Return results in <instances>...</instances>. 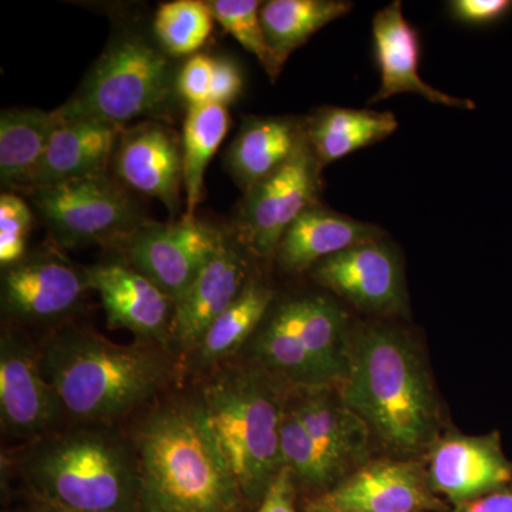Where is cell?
Segmentation results:
<instances>
[{
  "instance_id": "1",
  "label": "cell",
  "mask_w": 512,
  "mask_h": 512,
  "mask_svg": "<svg viewBox=\"0 0 512 512\" xmlns=\"http://www.w3.org/2000/svg\"><path fill=\"white\" fill-rule=\"evenodd\" d=\"M140 512H241L245 497L197 397L147 407L130 430Z\"/></svg>"
},
{
  "instance_id": "2",
  "label": "cell",
  "mask_w": 512,
  "mask_h": 512,
  "mask_svg": "<svg viewBox=\"0 0 512 512\" xmlns=\"http://www.w3.org/2000/svg\"><path fill=\"white\" fill-rule=\"evenodd\" d=\"M156 343L119 345L99 333L66 328L40 353L64 413L79 424H111L158 402L177 367Z\"/></svg>"
},
{
  "instance_id": "3",
  "label": "cell",
  "mask_w": 512,
  "mask_h": 512,
  "mask_svg": "<svg viewBox=\"0 0 512 512\" xmlns=\"http://www.w3.org/2000/svg\"><path fill=\"white\" fill-rule=\"evenodd\" d=\"M342 400L387 446L406 453L436 429V404L419 357L402 333L357 330L348 346Z\"/></svg>"
},
{
  "instance_id": "4",
  "label": "cell",
  "mask_w": 512,
  "mask_h": 512,
  "mask_svg": "<svg viewBox=\"0 0 512 512\" xmlns=\"http://www.w3.org/2000/svg\"><path fill=\"white\" fill-rule=\"evenodd\" d=\"M52 433L22 460L23 476L40 504L77 512L140 511L136 451L106 424Z\"/></svg>"
},
{
  "instance_id": "5",
  "label": "cell",
  "mask_w": 512,
  "mask_h": 512,
  "mask_svg": "<svg viewBox=\"0 0 512 512\" xmlns=\"http://www.w3.org/2000/svg\"><path fill=\"white\" fill-rule=\"evenodd\" d=\"M245 500H264L285 467L281 424L285 397L265 373L218 365L197 396Z\"/></svg>"
},
{
  "instance_id": "6",
  "label": "cell",
  "mask_w": 512,
  "mask_h": 512,
  "mask_svg": "<svg viewBox=\"0 0 512 512\" xmlns=\"http://www.w3.org/2000/svg\"><path fill=\"white\" fill-rule=\"evenodd\" d=\"M177 74L163 49L138 35L110 43L76 94L55 110L59 120L87 119L124 124L151 116L177 94Z\"/></svg>"
},
{
  "instance_id": "7",
  "label": "cell",
  "mask_w": 512,
  "mask_h": 512,
  "mask_svg": "<svg viewBox=\"0 0 512 512\" xmlns=\"http://www.w3.org/2000/svg\"><path fill=\"white\" fill-rule=\"evenodd\" d=\"M62 248L117 244L148 224L140 205L109 174L89 175L26 191Z\"/></svg>"
},
{
  "instance_id": "8",
  "label": "cell",
  "mask_w": 512,
  "mask_h": 512,
  "mask_svg": "<svg viewBox=\"0 0 512 512\" xmlns=\"http://www.w3.org/2000/svg\"><path fill=\"white\" fill-rule=\"evenodd\" d=\"M322 171L306 136L288 163L245 192L235 218L238 241L259 258H275L296 218L319 204Z\"/></svg>"
},
{
  "instance_id": "9",
  "label": "cell",
  "mask_w": 512,
  "mask_h": 512,
  "mask_svg": "<svg viewBox=\"0 0 512 512\" xmlns=\"http://www.w3.org/2000/svg\"><path fill=\"white\" fill-rule=\"evenodd\" d=\"M227 235L198 220L148 222L117 242L123 261L167 293L174 303L190 291L202 269L222 247Z\"/></svg>"
},
{
  "instance_id": "10",
  "label": "cell",
  "mask_w": 512,
  "mask_h": 512,
  "mask_svg": "<svg viewBox=\"0 0 512 512\" xmlns=\"http://www.w3.org/2000/svg\"><path fill=\"white\" fill-rule=\"evenodd\" d=\"M64 413L62 400L43 372L40 353L5 333L0 340V421L9 436L39 440L52 434Z\"/></svg>"
},
{
  "instance_id": "11",
  "label": "cell",
  "mask_w": 512,
  "mask_h": 512,
  "mask_svg": "<svg viewBox=\"0 0 512 512\" xmlns=\"http://www.w3.org/2000/svg\"><path fill=\"white\" fill-rule=\"evenodd\" d=\"M86 291H92L87 268H77L56 252L25 256L3 269V311L26 322L63 318Z\"/></svg>"
},
{
  "instance_id": "12",
  "label": "cell",
  "mask_w": 512,
  "mask_h": 512,
  "mask_svg": "<svg viewBox=\"0 0 512 512\" xmlns=\"http://www.w3.org/2000/svg\"><path fill=\"white\" fill-rule=\"evenodd\" d=\"M312 275L362 311L392 313L406 306L402 261L383 239L323 259L313 266Z\"/></svg>"
},
{
  "instance_id": "13",
  "label": "cell",
  "mask_w": 512,
  "mask_h": 512,
  "mask_svg": "<svg viewBox=\"0 0 512 512\" xmlns=\"http://www.w3.org/2000/svg\"><path fill=\"white\" fill-rule=\"evenodd\" d=\"M245 251L248 249L241 242L225 239L190 291L175 303L168 349L194 353L212 323L237 301L251 281Z\"/></svg>"
},
{
  "instance_id": "14",
  "label": "cell",
  "mask_w": 512,
  "mask_h": 512,
  "mask_svg": "<svg viewBox=\"0 0 512 512\" xmlns=\"http://www.w3.org/2000/svg\"><path fill=\"white\" fill-rule=\"evenodd\" d=\"M87 272L90 288L99 292L110 329H126L141 342L168 350L175 303L167 293L124 261L103 262Z\"/></svg>"
},
{
  "instance_id": "15",
  "label": "cell",
  "mask_w": 512,
  "mask_h": 512,
  "mask_svg": "<svg viewBox=\"0 0 512 512\" xmlns=\"http://www.w3.org/2000/svg\"><path fill=\"white\" fill-rule=\"evenodd\" d=\"M113 167L124 187L157 198L173 215L180 211L183 148L170 128L147 121L121 131Z\"/></svg>"
},
{
  "instance_id": "16",
  "label": "cell",
  "mask_w": 512,
  "mask_h": 512,
  "mask_svg": "<svg viewBox=\"0 0 512 512\" xmlns=\"http://www.w3.org/2000/svg\"><path fill=\"white\" fill-rule=\"evenodd\" d=\"M373 47L380 87L369 103H379L402 93L420 94L431 103L473 110L476 104L434 89L420 77L421 43L417 29L403 15L402 2L380 9L372 20Z\"/></svg>"
},
{
  "instance_id": "17",
  "label": "cell",
  "mask_w": 512,
  "mask_h": 512,
  "mask_svg": "<svg viewBox=\"0 0 512 512\" xmlns=\"http://www.w3.org/2000/svg\"><path fill=\"white\" fill-rule=\"evenodd\" d=\"M431 483L454 503L464 504L512 484V461L497 433L450 437L434 448Z\"/></svg>"
},
{
  "instance_id": "18",
  "label": "cell",
  "mask_w": 512,
  "mask_h": 512,
  "mask_svg": "<svg viewBox=\"0 0 512 512\" xmlns=\"http://www.w3.org/2000/svg\"><path fill=\"white\" fill-rule=\"evenodd\" d=\"M121 131L96 120H59L45 156L22 190L107 173Z\"/></svg>"
},
{
  "instance_id": "19",
  "label": "cell",
  "mask_w": 512,
  "mask_h": 512,
  "mask_svg": "<svg viewBox=\"0 0 512 512\" xmlns=\"http://www.w3.org/2000/svg\"><path fill=\"white\" fill-rule=\"evenodd\" d=\"M383 237L384 232L376 225L353 220L316 204L302 212L288 228L275 258L284 271L301 274L329 256Z\"/></svg>"
},
{
  "instance_id": "20",
  "label": "cell",
  "mask_w": 512,
  "mask_h": 512,
  "mask_svg": "<svg viewBox=\"0 0 512 512\" xmlns=\"http://www.w3.org/2000/svg\"><path fill=\"white\" fill-rule=\"evenodd\" d=\"M325 504L345 512H423L437 507L419 470L406 463L363 468L332 491Z\"/></svg>"
},
{
  "instance_id": "21",
  "label": "cell",
  "mask_w": 512,
  "mask_h": 512,
  "mask_svg": "<svg viewBox=\"0 0 512 512\" xmlns=\"http://www.w3.org/2000/svg\"><path fill=\"white\" fill-rule=\"evenodd\" d=\"M305 140L306 119L248 117L228 148L225 164L245 194L288 163Z\"/></svg>"
},
{
  "instance_id": "22",
  "label": "cell",
  "mask_w": 512,
  "mask_h": 512,
  "mask_svg": "<svg viewBox=\"0 0 512 512\" xmlns=\"http://www.w3.org/2000/svg\"><path fill=\"white\" fill-rule=\"evenodd\" d=\"M268 316L293 333L336 380L348 369V316L323 295L299 296L269 309Z\"/></svg>"
},
{
  "instance_id": "23",
  "label": "cell",
  "mask_w": 512,
  "mask_h": 512,
  "mask_svg": "<svg viewBox=\"0 0 512 512\" xmlns=\"http://www.w3.org/2000/svg\"><path fill=\"white\" fill-rule=\"evenodd\" d=\"M286 402L312 439L340 468L365 457L369 427L343 400L333 399L328 386H296Z\"/></svg>"
},
{
  "instance_id": "24",
  "label": "cell",
  "mask_w": 512,
  "mask_h": 512,
  "mask_svg": "<svg viewBox=\"0 0 512 512\" xmlns=\"http://www.w3.org/2000/svg\"><path fill=\"white\" fill-rule=\"evenodd\" d=\"M399 127L389 111L322 107L306 119V136L322 168L392 136Z\"/></svg>"
},
{
  "instance_id": "25",
  "label": "cell",
  "mask_w": 512,
  "mask_h": 512,
  "mask_svg": "<svg viewBox=\"0 0 512 512\" xmlns=\"http://www.w3.org/2000/svg\"><path fill=\"white\" fill-rule=\"evenodd\" d=\"M59 119L55 111L13 109L0 116V181L22 190L45 156Z\"/></svg>"
},
{
  "instance_id": "26",
  "label": "cell",
  "mask_w": 512,
  "mask_h": 512,
  "mask_svg": "<svg viewBox=\"0 0 512 512\" xmlns=\"http://www.w3.org/2000/svg\"><path fill=\"white\" fill-rule=\"evenodd\" d=\"M348 0H269L262 3L261 20L279 72L296 49L315 33L348 15Z\"/></svg>"
},
{
  "instance_id": "27",
  "label": "cell",
  "mask_w": 512,
  "mask_h": 512,
  "mask_svg": "<svg viewBox=\"0 0 512 512\" xmlns=\"http://www.w3.org/2000/svg\"><path fill=\"white\" fill-rule=\"evenodd\" d=\"M274 301V291L269 286L249 281L237 301L212 323L192 353V362L197 369H212L234 355L254 336Z\"/></svg>"
},
{
  "instance_id": "28",
  "label": "cell",
  "mask_w": 512,
  "mask_h": 512,
  "mask_svg": "<svg viewBox=\"0 0 512 512\" xmlns=\"http://www.w3.org/2000/svg\"><path fill=\"white\" fill-rule=\"evenodd\" d=\"M229 113L221 104L207 103L188 107L183 127V173L185 214L192 221L204 195V177L208 164L217 153L229 130Z\"/></svg>"
},
{
  "instance_id": "29",
  "label": "cell",
  "mask_w": 512,
  "mask_h": 512,
  "mask_svg": "<svg viewBox=\"0 0 512 512\" xmlns=\"http://www.w3.org/2000/svg\"><path fill=\"white\" fill-rule=\"evenodd\" d=\"M251 348L266 367L275 370L295 386H329L335 382L301 340L268 315L252 336Z\"/></svg>"
},
{
  "instance_id": "30",
  "label": "cell",
  "mask_w": 512,
  "mask_h": 512,
  "mask_svg": "<svg viewBox=\"0 0 512 512\" xmlns=\"http://www.w3.org/2000/svg\"><path fill=\"white\" fill-rule=\"evenodd\" d=\"M214 20L208 2L174 0L158 8L154 35L167 55L194 56L211 36Z\"/></svg>"
},
{
  "instance_id": "31",
  "label": "cell",
  "mask_w": 512,
  "mask_h": 512,
  "mask_svg": "<svg viewBox=\"0 0 512 512\" xmlns=\"http://www.w3.org/2000/svg\"><path fill=\"white\" fill-rule=\"evenodd\" d=\"M281 448L285 467L303 483L322 487L332 483L342 473L312 439L299 417L285 400L284 417L281 424Z\"/></svg>"
},
{
  "instance_id": "32",
  "label": "cell",
  "mask_w": 512,
  "mask_h": 512,
  "mask_svg": "<svg viewBox=\"0 0 512 512\" xmlns=\"http://www.w3.org/2000/svg\"><path fill=\"white\" fill-rule=\"evenodd\" d=\"M212 15L229 35L259 60L272 82L278 79L274 55L266 40L258 0H208Z\"/></svg>"
},
{
  "instance_id": "33",
  "label": "cell",
  "mask_w": 512,
  "mask_h": 512,
  "mask_svg": "<svg viewBox=\"0 0 512 512\" xmlns=\"http://www.w3.org/2000/svg\"><path fill=\"white\" fill-rule=\"evenodd\" d=\"M33 214L25 200L12 192L0 197V264L15 265L26 256V237L32 229Z\"/></svg>"
},
{
  "instance_id": "34",
  "label": "cell",
  "mask_w": 512,
  "mask_h": 512,
  "mask_svg": "<svg viewBox=\"0 0 512 512\" xmlns=\"http://www.w3.org/2000/svg\"><path fill=\"white\" fill-rule=\"evenodd\" d=\"M214 59L207 55L191 56L177 74V94L188 107L210 103Z\"/></svg>"
},
{
  "instance_id": "35",
  "label": "cell",
  "mask_w": 512,
  "mask_h": 512,
  "mask_svg": "<svg viewBox=\"0 0 512 512\" xmlns=\"http://www.w3.org/2000/svg\"><path fill=\"white\" fill-rule=\"evenodd\" d=\"M453 19L466 25H490L507 16L511 0H453L447 3Z\"/></svg>"
},
{
  "instance_id": "36",
  "label": "cell",
  "mask_w": 512,
  "mask_h": 512,
  "mask_svg": "<svg viewBox=\"0 0 512 512\" xmlns=\"http://www.w3.org/2000/svg\"><path fill=\"white\" fill-rule=\"evenodd\" d=\"M242 87H244V80L237 64L225 57L214 59L210 103L227 107L238 99Z\"/></svg>"
},
{
  "instance_id": "37",
  "label": "cell",
  "mask_w": 512,
  "mask_h": 512,
  "mask_svg": "<svg viewBox=\"0 0 512 512\" xmlns=\"http://www.w3.org/2000/svg\"><path fill=\"white\" fill-rule=\"evenodd\" d=\"M293 501H295L293 473L288 467H284L256 512H296Z\"/></svg>"
},
{
  "instance_id": "38",
  "label": "cell",
  "mask_w": 512,
  "mask_h": 512,
  "mask_svg": "<svg viewBox=\"0 0 512 512\" xmlns=\"http://www.w3.org/2000/svg\"><path fill=\"white\" fill-rule=\"evenodd\" d=\"M454 512H512V484L477 500L458 504Z\"/></svg>"
},
{
  "instance_id": "39",
  "label": "cell",
  "mask_w": 512,
  "mask_h": 512,
  "mask_svg": "<svg viewBox=\"0 0 512 512\" xmlns=\"http://www.w3.org/2000/svg\"><path fill=\"white\" fill-rule=\"evenodd\" d=\"M309 512H345V511H339L335 510V508L329 507V505H326L323 503L322 505H316V507H312Z\"/></svg>"
},
{
  "instance_id": "40",
  "label": "cell",
  "mask_w": 512,
  "mask_h": 512,
  "mask_svg": "<svg viewBox=\"0 0 512 512\" xmlns=\"http://www.w3.org/2000/svg\"><path fill=\"white\" fill-rule=\"evenodd\" d=\"M39 512H77V511L62 510V508L50 507V505L40 504Z\"/></svg>"
}]
</instances>
